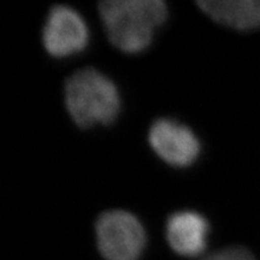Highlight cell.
Instances as JSON below:
<instances>
[{
  "instance_id": "1",
  "label": "cell",
  "mask_w": 260,
  "mask_h": 260,
  "mask_svg": "<svg viewBox=\"0 0 260 260\" xmlns=\"http://www.w3.org/2000/svg\"><path fill=\"white\" fill-rule=\"evenodd\" d=\"M99 12L110 41L126 53L146 50L168 16L161 0H104Z\"/></svg>"
},
{
  "instance_id": "2",
  "label": "cell",
  "mask_w": 260,
  "mask_h": 260,
  "mask_svg": "<svg viewBox=\"0 0 260 260\" xmlns=\"http://www.w3.org/2000/svg\"><path fill=\"white\" fill-rule=\"evenodd\" d=\"M65 103L76 124H109L118 115L119 94L109 77L93 68L79 70L65 84Z\"/></svg>"
},
{
  "instance_id": "3",
  "label": "cell",
  "mask_w": 260,
  "mask_h": 260,
  "mask_svg": "<svg viewBox=\"0 0 260 260\" xmlns=\"http://www.w3.org/2000/svg\"><path fill=\"white\" fill-rule=\"evenodd\" d=\"M98 248L106 260H139L146 245L145 230L134 214L113 210L95 224Z\"/></svg>"
},
{
  "instance_id": "4",
  "label": "cell",
  "mask_w": 260,
  "mask_h": 260,
  "mask_svg": "<svg viewBox=\"0 0 260 260\" xmlns=\"http://www.w3.org/2000/svg\"><path fill=\"white\" fill-rule=\"evenodd\" d=\"M42 40L51 56H71L87 46L88 28L76 10L57 5L48 14Z\"/></svg>"
},
{
  "instance_id": "5",
  "label": "cell",
  "mask_w": 260,
  "mask_h": 260,
  "mask_svg": "<svg viewBox=\"0 0 260 260\" xmlns=\"http://www.w3.org/2000/svg\"><path fill=\"white\" fill-rule=\"evenodd\" d=\"M148 140L155 153L174 167H188L200 152L199 140L194 133L172 119L155 121L149 129Z\"/></svg>"
},
{
  "instance_id": "6",
  "label": "cell",
  "mask_w": 260,
  "mask_h": 260,
  "mask_svg": "<svg viewBox=\"0 0 260 260\" xmlns=\"http://www.w3.org/2000/svg\"><path fill=\"white\" fill-rule=\"evenodd\" d=\"M209 223L200 213L180 211L172 213L167 223V239L175 252L183 256H197L205 251Z\"/></svg>"
},
{
  "instance_id": "7",
  "label": "cell",
  "mask_w": 260,
  "mask_h": 260,
  "mask_svg": "<svg viewBox=\"0 0 260 260\" xmlns=\"http://www.w3.org/2000/svg\"><path fill=\"white\" fill-rule=\"evenodd\" d=\"M198 5L214 21L240 30L260 28V0H199Z\"/></svg>"
},
{
  "instance_id": "8",
  "label": "cell",
  "mask_w": 260,
  "mask_h": 260,
  "mask_svg": "<svg viewBox=\"0 0 260 260\" xmlns=\"http://www.w3.org/2000/svg\"><path fill=\"white\" fill-rule=\"evenodd\" d=\"M203 260H255L254 256L245 248L241 247H230L214 252Z\"/></svg>"
}]
</instances>
